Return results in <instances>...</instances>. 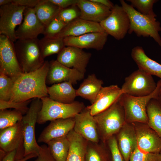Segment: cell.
I'll list each match as a JSON object with an SVG mask.
<instances>
[{
  "label": "cell",
  "instance_id": "6da1fadb",
  "mask_svg": "<svg viewBox=\"0 0 161 161\" xmlns=\"http://www.w3.org/2000/svg\"><path fill=\"white\" fill-rule=\"evenodd\" d=\"M49 62L34 71L23 73L15 81L10 101L21 102L49 96L46 78Z\"/></svg>",
  "mask_w": 161,
  "mask_h": 161
},
{
  "label": "cell",
  "instance_id": "7a4b0ae2",
  "mask_svg": "<svg viewBox=\"0 0 161 161\" xmlns=\"http://www.w3.org/2000/svg\"><path fill=\"white\" fill-rule=\"evenodd\" d=\"M120 1L129 18L128 33L130 34L134 32L138 37H151L161 47V38L159 33L161 31V27L160 23L156 20V16L143 15L124 1Z\"/></svg>",
  "mask_w": 161,
  "mask_h": 161
},
{
  "label": "cell",
  "instance_id": "3957f363",
  "mask_svg": "<svg viewBox=\"0 0 161 161\" xmlns=\"http://www.w3.org/2000/svg\"><path fill=\"white\" fill-rule=\"evenodd\" d=\"M119 99L106 110L94 116L100 140L103 143L116 135L126 122Z\"/></svg>",
  "mask_w": 161,
  "mask_h": 161
},
{
  "label": "cell",
  "instance_id": "277c9868",
  "mask_svg": "<svg viewBox=\"0 0 161 161\" xmlns=\"http://www.w3.org/2000/svg\"><path fill=\"white\" fill-rule=\"evenodd\" d=\"M41 99L42 105L37 121V123L40 124L48 121L74 117L86 108L83 102L78 101L64 103L54 101L49 96Z\"/></svg>",
  "mask_w": 161,
  "mask_h": 161
},
{
  "label": "cell",
  "instance_id": "5b68a950",
  "mask_svg": "<svg viewBox=\"0 0 161 161\" xmlns=\"http://www.w3.org/2000/svg\"><path fill=\"white\" fill-rule=\"evenodd\" d=\"M161 84L160 79L157 83L155 90L148 96L136 97L125 94H122L119 100L124 109L126 122L147 123V106L151 99H157Z\"/></svg>",
  "mask_w": 161,
  "mask_h": 161
},
{
  "label": "cell",
  "instance_id": "8992f818",
  "mask_svg": "<svg viewBox=\"0 0 161 161\" xmlns=\"http://www.w3.org/2000/svg\"><path fill=\"white\" fill-rule=\"evenodd\" d=\"M17 57L23 73L34 71L45 61L41 54L38 38L18 39L14 43Z\"/></svg>",
  "mask_w": 161,
  "mask_h": 161
},
{
  "label": "cell",
  "instance_id": "52a82bcc",
  "mask_svg": "<svg viewBox=\"0 0 161 161\" xmlns=\"http://www.w3.org/2000/svg\"><path fill=\"white\" fill-rule=\"evenodd\" d=\"M42 105L41 99H33L27 112L23 117L21 122L24 148V157L31 154L38 155L40 151V146L38 145L36 139L35 128Z\"/></svg>",
  "mask_w": 161,
  "mask_h": 161
},
{
  "label": "cell",
  "instance_id": "ba28073f",
  "mask_svg": "<svg viewBox=\"0 0 161 161\" xmlns=\"http://www.w3.org/2000/svg\"><path fill=\"white\" fill-rule=\"evenodd\" d=\"M157 86L151 75L138 68L125 78L121 89L123 94L143 97L151 94Z\"/></svg>",
  "mask_w": 161,
  "mask_h": 161
},
{
  "label": "cell",
  "instance_id": "9c48e42d",
  "mask_svg": "<svg viewBox=\"0 0 161 161\" xmlns=\"http://www.w3.org/2000/svg\"><path fill=\"white\" fill-rule=\"evenodd\" d=\"M0 73L14 81L23 73L18 61L14 43L6 36L0 35Z\"/></svg>",
  "mask_w": 161,
  "mask_h": 161
},
{
  "label": "cell",
  "instance_id": "30bf717a",
  "mask_svg": "<svg viewBox=\"0 0 161 161\" xmlns=\"http://www.w3.org/2000/svg\"><path fill=\"white\" fill-rule=\"evenodd\" d=\"M26 7L11 3L0 7V35L7 36L13 42L17 39L15 28L22 23Z\"/></svg>",
  "mask_w": 161,
  "mask_h": 161
},
{
  "label": "cell",
  "instance_id": "8fae6325",
  "mask_svg": "<svg viewBox=\"0 0 161 161\" xmlns=\"http://www.w3.org/2000/svg\"><path fill=\"white\" fill-rule=\"evenodd\" d=\"M100 24L108 35L116 40H120L128 32L130 20L122 7L116 4L111 9L110 15Z\"/></svg>",
  "mask_w": 161,
  "mask_h": 161
},
{
  "label": "cell",
  "instance_id": "7c38bea8",
  "mask_svg": "<svg viewBox=\"0 0 161 161\" xmlns=\"http://www.w3.org/2000/svg\"><path fill=\"white\" fill-rule=\"evenodd\" d=\"M0 149L7 153L17 150L16 158L24 157V148L21 120L15 125L0 130Z\"/></svg>",
  "mask_w": 161,
  "mask_h": 161
},
{
  "label": "cell",
  "instance_id": "4fadbf2b",
  "mask_svg": "<svg viewBox=\"0 0 161 161\" xmlns=\"http://www.w3.org/2000/svg\"><path fill=\"white\" fill-rule=\"evenodd\" d=\"M91 54L82 49L72 46H65L58 54L57 60L63 65L75 69L84 74Z\"/></svg>",
  "mask_w": 161,
  "mask_h": 161
},
{
  "label": "cell",
  "instance_id": "5bb4252c",
  "mask_svg": "<svg viewBox=\"0 0 161 161\" xmlns=\"http://www.w3.org/2000/svg\"><path fill=\"white\" fill-rule=\"evenodd\" d=\"M49 62L46 78L47 84L53 85L65 81H69L75 84L84 78V74L75 69L67 67L57 60H52Z\"/></svg>",
  "mask_w": 161,
  "mask_h": 161
},
{
  "label": "cell",
  "instance_id": "9a60e30c",
  "mask_svg": "<svg viewBox=\"0 0 161 161\" xmlns=\"http://www.w3.org/2000/svg\"><path fill=\"white\" fill-rule=\"evenodd\" d=\"M133 125L136 132L137 147L147 153H160L161 137L147 124L137 123Z\"/></svg>",
  "mask_w": 161,
  "mask_h": 161
},
{
  "label": "cell",
  "instance_id": "2e32d148",
  "mask_svg": "<svg viewBox=\"0 0 161 161\" xmlns=\"http://www.w3.org/2000/svg\"><path fill=\"white\" fill-rule=\"evenodd\" d=\"M24 16L23 21L16 30L17 40L37 38L43 34L45 27L37 18L34 8H26Z\"/></svg>",
  "mask_w": 161,
  "mask_h": 161
},
{
  "label": "cell",
  "instance_id": "e0dca14e",
  "mask_svg": "<svg viewBox=\"0 0 161 161\" xmlns=\"http://www.w3.org/2000/svg\"><path fill=\"white\" fill-rule=\"evenodd\" d=\"M73 130L88 141L98 142L100 139L94 116L86 108L74 117Z\"/></svg>",
  "mask_w": 161,
  "mask_h": 161
},
{
  "label": "cell",
  "instance_id": "ac0fdd59",
  "mask_svg": "<svg viewBox=\"0 0 161 161\" xmlns=\"http://www.w3.org/2000/svg\"><path fill=\"white\" fill-rule=\"evenodd\" d=\"M108 35L105 32H92L78 36L66 37L63 40L65 46L100 50L103 48Z\"/></svg>",
  "mask_w": 161,
  "mask_h": 161
},
{
  "label": "cell",
  "instance_id": "d6986e66",
  "mask_svg": "<svg viewBox=\"0 0 161 161\" xmlns=\"http://www.w3.org/2000/svg\"><path fill=\"white\" fill-rule=\"evenodd\" d=\"M123 94L121 88L117 85L102 87L94 102L86 108L94 116L110 107L119 99Z\"/></svg>",
  "mask_w": 161,
  "mask_h": 161
},
{
  "label": "cell",
  "instance_id": "ffe728a7",
  "mask_svg": "<svg viewBox=\"0 0 161 161\" xmlns=\"http://www.w3.org/2000/svg\"><path fill=\"white\" fill-rule=\"evenodd\" d=\"M75 123L74 117L51 121L39 135L38 142L47 144L53 139L67 136L73 129Z\"/></svg>",
  "mask_w": 161,
  "mask_h": 161
},
{
  "label": "cell",
  "instance_id": "44dd1931",
  "mask_svg": "<svg viewBox=\"0 0 161 161\" xmlns=\"http://www.w3.org/2000/svg\"><path fill=\"white\" fill-rule=\"evenodd\" d=\"M76 5L80 10L79 18L99 23L111 12L109 8L91 0H78Z\"/></svg>",
  "mask_w": 161,
  "mask_h": 161
},
{
  "label": "cell",
  "instance_id": "7402d4cb",
  "mask_svg": "<svg viewBox=\"0 0 161 161\" xmlns=\"http://www.w3.org/2000/svg\"><path fill=\"white\" fill-rule=\"evenodd\" d=\"M105 32L100 23L85 20L79 18L68 24L53 38L78 36L92 32Z\"/></svg>",
  "mask_w": 161,
  "mask_h": 161
},
{
  "label": "cell",
  "instance_id": "603a6c76",
  "mask_svg": "<svg viewBox=\"0 0 161 161\" xmlns=\"http://www.w3.org/2000/svg\"><path fill=\"white\" fill-rule=\"evenodd\" d=\"M115 136L124 161H129L132 153L137 147L134 125L126 122Z\"/></svg>",
  "mask_w": 161,
  "mask_h": 161
},
{
  "label": "cell",
  "instance_id": "cb8c5ba5",
  "mask_svg": "<svg viewBox=\"0 0 161 161\" xmlns=\"http://www.w3.org/2000/svg\"><path fill=\"white\" fill-rule=\"evenodd\" d=\"M131 55L138 68L161 79V64L148 57L142 47H134L132 49Z\"/></svg>",
  "mask_w": 161,
  "mask_h": 161
},
{
  "label": "cell",
  "instance_id": "d4e9b609",
  "mask_svg": "<svg viewBox=\"0 0 161 161\" xmlns=\"http://www.w3.org/2000/svg\"><path fill=\"white\" fill-rule=\"evenodd\" d=\"M72 84L70 82L65 81L47 87L49 97L52 100L61 103H73L77 96L76 89L73 87Z\"/></svg>",
  "mask_w": 161,
  "mask_h": 161
},
{
  "label": "cell",
  "instance_id": "484cf974",
  "mask_svg": "<svg viewBox=\"0 0 161 161\" xmlns=\"http://www.w3.org/2000/svg\"><path fill=\"white\" fill-rule=\"evenodd\" d=\"M103 80L98 79L95 74L89 75L76 90V96L88 100L92 104L103 87Z\"/></svg>",
  "mask_w": 161,
  "mask_h": 161
},
{
  "label": "cell",
  "instance_id": "4316f807",
  "mask_svg": "<svg viewBox=\"0 0 161 161\" xmlns=\"http://www.w3.org/2000/svg\"><path fill=\"white\" fill-rule=\"evenodd\" d=\"M67 137L69 142L70 147L66 161H85L88 141L77 134L73 130L68 134Z\"/></svg>",
  "mask_w": 161,
  "mask_h": 161
},
{
  "label": "cell",
  "instance_id": "83f0119b",
  "mask_svg": "<svg viewBox=\"0 0 161 161\" xmlns=\"http://www.w3.org/2000/svg\"><path fill=\"white\" fill-rule=\"evenodd\" d=\"M34 8L37 18L45 27L55 18L63 9L49 0H40Z\"/></svg>",
  "mask_w": 161,
  "mask_h": 161
},
{
  "label": "cell",
  "instance_id": "f1b7e54d",
  "mask_svg": "<svg viewBox=\"0 0 161 161\" xmlns=\"http://www.w3.org/2000/svg\"><path fill=\"white\" fill-rule=\"evenodd\" d=\"M85 161H112L109 151L106 143L88 141Z\"/></svg>",
  "mask_w": 161,
  "mask_h": 161
},
{
  "label": "cell",
  "instance_id": "f546056e",
  "mask_svg": "<svg viewBox=\"0 0 161 161\" xmlns=\"http://www.w3.org/2000/svg\"><path fill=\"white\" fill-rule=\"evenodd\" d=\"M47 144L56 161H66L70 147L69 142L67 136L53 139Z\"/></svg>",
  "mask_w": 161,
  "mask_h": 161
},
{
  "label": "cell",
  "instance_id": "4dcf8cb0",
  "mask_svg": "<svg viewBox=\"0 0 161 161\" xmlns=\"http://www.w3.org/2000/svg\"><path fill=\"white\" fill-rule=\"evenodd\" d=\"M148 126L161 137V108L157 100L151 99L146 108Z\"/></svg>",
  "mask_w": 161,
  "mask_h": 161
},
{
  "label": "cell",
  "instance_id": "1f68e13d",
  "mask_svg": "<svg viewBox=\"0 0 161 161\" xmlns=\"http://www.w3.org/2000/svg\"><path fill=\"white\" fill-rule=\"evenodd\" d=\"M39 44L42 55L46 57L58 54L65 47L63 38L44 37L39 39Z\"/></svg>",
  "mask_w": 161,
  "mask_h": 161
},
{
  "label": "cell",
  "instance_id": "d6a6232c",
  "mask_svg": "<svg viewBox=\"0 0 161 161\" xmlns=\"http://www.w3.org/2000/svg\"><path fill=\"white\" fill-rule=\"evenodd\" d=\"M23 114L19 111L14 109L0 110V129L11 126L22 120Z\"/></svg>",
  "mask_w": 161,
  "mask_h": 161
},
{
  "label": "cell",
  "instance_id": "836d02e7",
  "mask_svg": "<svg viewBox=\"0 0 161 161\" xmlns=\"http://www.w3.org/2000/svg\"><path fill=\"white\" fill-rule=\"evenodd\" d=\"M14 81L10 77L0 73V100H10L12 95Z\"/></svg>",
  "mask_w": 161,
  "mask_h": 161
},
{
  "label": "cell",
  "instance_id": "e575fe53",
  "mask_svg": "<svg viewBox=\"0 0 161 161\" xmlns=\"http://www.w3.org/2000/svg\"><path fill=\"white\" fill-rule=\"evenodd\" d=\"M131 3V5L135 8L140 13L148 16H157L153 11V5L156 0H127Z\"/></svg>",
  "mask_w": 161,
  "mask_h": 161
},
{
  "label": "cell",
  "instance_id": "d590c367",
  "mask_svg": "<svg viewBox=\"0 0 161 161\" xmlns=\"http://www.w3.org/2000/svg\"><path fill=\"white\" fill-rule=\"evenodd\" d=\"M129 161H161V156L160 153L143 151L137 147L132 153Z\"/></svg>",
  "mask_w": 161,
  "mask_h": 161
},
{
  "label": "cell",
  "instance_id": "8d00e7d4",
  "mask_svg": "<svg viewBox=\"0 0 161 161\" xmlns=\"http://www.w3.org/2000/svg\"><path fill=\"white\" fill-rule=\"evenodd\" d=\"M67 24L56 17L45 27L44 37H52L58 34Z\"/></svg>",
  "mask_w": 161,
  "mask_h": 161
},
{
  "label": "cell",
  "instance_id": "74e56055",
  "mask_svg": "<svg viewBox=\"0 0 161 161\" xmlns=\"http://www.w3.org/2000/svg\"><path fill=\"white\" fill-rule=\"evenodd\" d=\"M76 6H72L71 7L62 9L56 17L67 24L79 18L80 11L78 10Z\"/></svg>",
  "mask_w": 161,
  "mask_h": 161
},
{
  "label": "cell",
  "instance_id": "f35d334b",
  "mask_svg": "<svg viewBox=\"0 0 161 161\" xmlns=\"http://www.w3.org/2000/svg\"><path fill=\"white\" fill-rule=\"evenodd\" d=\"M32 100H30L24 102H17L10 100L5 101L0 100V109L1 110L13 108L20 111L23 115L25 114L29 108L28 105Z\"/></svg>",
  "mask_w": 161,
  "mask_h": 161
},
{
  "label": "cell",
  "instance_id": "ab89813d",
  "mask_svg": "<svg viewBox=\"0 0 161 161\" xmlns=\"http://www.w3.org/2000/svg\"><path fill=\"white\" fill-rule=\"evenodd\" d=\"M106 143L110 151L112 161H124L119 148L115 135L109 139Z\"/></svg>",
  "mask_w": 161,
  "mask_h": 161
},
{
  "label": "cell",
  "instance_id": "60d3db41",
  "mask_svg": "<svg viewBox=\"0 0 161 161\" xmlns=\"http://www.w3.org/2000/svg\"><path fill=\"white\" fill-rule=\"evenodd\" d=\"M35 161H56L51 154L46 145L40 146V149Z\"/></svg>",
  "mask_w": 161,
  "mask_h": 161
},
{
  "label": "cell",
  "instance_id": "b9f144b4",
  "mask_svg": "<svg viewBox=\"0 0 161 161\" xmlns=\"http://www.w3.org/2000/svg\"><path fill=\"white\" fill-rule=\"evenodd\" d=\"M51 2L62 9L69 6L76 5L78 0H49Z\"/></svg>",
  "mask_w": 161,
  "mask_h": 161
},
{
  "label": "cell",
  "instance_id": "7bdbcfd3",
  "mask_svg": "<svg viewBox=\"0 0 161 161\" xmlns=\"http://www.w3.org/2000/svg\"><path fill=\"white\" fill-rule=\"evenodd\" d=\"M40 0H12V3L26 7L34 8Z\"/></svg>",
  "mask_w": 161,
  "mask_h": 161
},
{
  "label": "cell",
  "instance_id": "ee69618b",
  "mask_svg": "<svg viewBox=\"0 0 161 161\" xmlns=\"http://www.w3.org/2000/svg\"><path fill=\"white\" fill-rule=\"evenodd\" d=\"M16 152L17 150H14L7 153L1 161H16Z\"/></svg>",
  "mask_w": 161,
  "mask_h": 161
},
{
  "label": "cell",
  "instance_id": "f6af8a7d",
  "mask_svg": "<svg viewBox=\"0 0 161 161\" xmlns=\"http://www.w3.org/2000/svg\"><path fill=\"white\" fill-rule=\"evenodd\" d=\"M91 1L102 4L108 7L111 10L114 6L113 4L109 0H91Z\"/></svg>",
  "mask_w": 161,
  "mask_h": 161
},
{
  "label": "cell",
  "instance_id": "bcb514c9",
  "mask_svg": "<svg viewBox=\"0 0 161 161\" xmlns=\"http://www.w3.org/2000/svg\"><path fill=\"white\" fill-rule=\"evenodd\" d=\"M37 155L35 154H31L24 157L20 161H26L27 160L31 158L37 157Z\"/></svg>",
  "mask_w": 161,
  "mask_h": 161
},
{
  "label": "cell",
  "instance_id": "7dc6e473",
  "mask_svg": "<svg viewBox=\"0 0 161 161\" xmlns=\"http://www.w3.org/2000/svg\"><path fill=\"white\" fill-rule=\"evenodd\" d=\"M156 100L157 101L159 105L161 108V84L160 87L159 91Z\"/></svg>",
  "mask_w": 161,
  "mask_h": 161
},
{
  "label": "cell",
  "instance_id": "c3c4849f",
  "mask_svg": "<svg viewBox=\"0 0 161 161\" xmlns=\"http://www.w3.org/2000/svg\"><path fill=\"white\" fill-rule=\"evenodd\" d=\"M12 3V0H0V6L6 5Z\"/></svg>",
  "mask_w": 161,
  "mask_h": 161
},
{
  "label": "cell",
  "instance_id": "681fc988",
  "mask_svg": "<svg viewBox=\"0 0 161 161\" xmlns=\"http://www.w3.org/2000/svg\"><path fill=\"white\" fill-rule=\"evenodd\" d=\"M7 152H6L3 150L0 149V160L1 161L4 157L6 155Z\"/></svg>",
  "mask_w": 161,
  "mask_h": 161
},
{
  "label": "cell",
  "instance_id": "f907efd6",
  "mask_svg": "<svg viewBox=\"0 0 161 161\" xmlns=\"http://www.w3.org/2000/svg\"><path fill=\"white\" fill-rule=\"evenodd\" d=\"M160 155L161 156V151L160 152Z\"/></svg>",
  "mask_w": 161,
  "mask_h": 161
}]
</instances>
